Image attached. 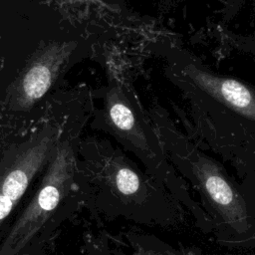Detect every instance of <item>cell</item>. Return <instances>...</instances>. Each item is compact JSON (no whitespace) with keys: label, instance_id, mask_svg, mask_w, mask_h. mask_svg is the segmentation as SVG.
<instances>
[{"label":"cell","instance_id":"obj_4","mask_svg":"<svg viewBox=\"0 0 255 255\" xmlns=\"http://www.w3.org/2000/svg\"><path fill=\"white\" fill-rule=\"evenodd\" d=\"M55 143L56 132L46 128L10 151L0 162V226L50 159Z\"/></svg>","mask_w":255,"mask_h":255},{"label":"cell","instance_id":"obj_7","mask_svg":"<svg viewBox=\"0 0 255 255\" xmlns=\"http://www.w3.org/2000/svg\"><path fill=\"white\" fill-rule=\"evenodd\" d=\"M246 4H250L253 8V13L255 12V0H226L224 8V20L229 21L233 16H235L242 7Z\"/></svg>","mask_w":255,"mask_h":255},{"label":"cell","instance_id":"obj_1","mask_svg":"<svg viewBox=\"0 0 255 255\" xmlns=\"http://www.w3.org/2000/svg\"><path fill=\"white\" fill-rule=\"evenodd\" d=\"M163 74L188 105L190 127L212 147L235 156L255 155V85L218 73L190 51L156 45Z\"/></svg>","mask_w":255,"mask_h":255},{"label":"cell","instance_id":"obj_2","mask_svg":"<svg viewBox=\"0 0 255 255\" xmlns=\"http://www.w3.org/2000/svg\"><path fill=\"white\" fill-rule=\"evenodd\" d=\"M103 127L126 147L150 165H162L163 148L131 85L113 79L101 113Z\"/></svg>","mask_w":255,"mask_h":255},{"label":"cell","instance_id":"obj_8","mask_svg":"<svg viewBox=\"0 0 255 255\" xmlns=\"http://www.w3.org/2000/svg\"><path fill=\"white\" fill-rule=\"evenodd\" d=\"M161 5L163 6H168V7H171L177 3H179L181 0H157Z\"/></svg>","mask_w":255,"mask_h":255},{"label":"cell","instance_id":"obj_5","mask_svg":"<svg viewBox=\"0 0 255 255\" xmlns=\"http://www.w3.org/2000/svg\"><path fill=\"white\" fill-rule=\"evenodd\" d=\"M69 52L64 46L52 45L35 59L24 74L17 89V103L26 108L43 97L55 80L58 70Z\"/></svg>","mask_w":255,"mask_h":255},{"label":"cell","instance_id":"obj_6","mask_svg":"<svg viewBox=\"0 0 255 255\" xmlns=\"http://www.w3.org/2000/svg\"><path fill=\"white\" fill-rule=\"evenodd\" d=\"M107 167L116 187L125 195L136 193L140 187V178L130 162L123 155L114 152L108 157Z\"/></svg>","mask_w":255,"mask_h":255},{"label":"cell","instance_id":"obj_3","mask_svg":"<svg viewBox=\"0 0 255 255\" xmlns=\"http://www.w3.org/2000/svg\"><path fill=\"white\" fill-rule=\"evenodd\" d=\"M50 159L37 192L5 237L0 255H17L34 238L70 191L74 158L69 143L58 144Z\"/></svg>","mask_w":255,"mask_h":255}]
</instances>
